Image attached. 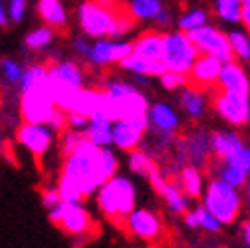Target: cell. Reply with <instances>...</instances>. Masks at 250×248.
I'll list each match as a JSON object with an SVG mask.
<instances>
[{
  "label": "cell",
  "instance_id": "obj_50",
  "mask_svg": "<svg viewBox=\"0 0 250 248\" xmlns=\"http://www.w3.org/2000/svg\"><path fill=\"white\" fill-rule=\"evenodd\" d=\"M10 22V18H8V10H6V6H4V2L0 0V26H6Z\"/></svg>",
  "mask_w": 250,
  "mask_h": 248
},
{
  "label": "cell",
  "instance_id": "obj_43",
  "mask_svg": "<svg viewBox=\"0 0 250 248\" xmlns=\"http://www.w3.org/2000/svg\"><path fill=\"white\" fill-rule=\"evenodd\" d=\"M40 195H42V205H44L46 208H52V207H56V205L62 201L60 191H58V185H48V187L42 189Z\"/></svg>",
  "mask_w": 250,
  "mask_h": 248
},
{
  "label": "cell",
  "instance_id": "obj_40",
  "mask_svg": "<svg viewBox=\"0 0 250 248\" xmlns=\"http://www.w3.org/2000/svg\"><path fill=\"white\" fill-rule=\"evenodd\" d=\"M0 70H2V76H4L6 82H10V83H20L24 70L20 68L18 62H14V60H10V58H4L2 62H0Z\"/></svg>",
  "mask_w": 250,
  "mask_h": 248
},
{
  "label": "cell",
  "instance_id": "obj_5",
  "mask_svg": "<svg viewBox=\"0 0 250 248\" xmlns=\"http://www.w3.org/2000/svg\"><path fill=\"white\" fill-rule=\"evenodd\" d=\"M203 207L225 227L232 225L238 219L242 199L236 187L216 177L207 185V191L203 195Z\"/></svg>",
  "mask_w": 250,
  "mask_h": 248
},
{
  "label": "cell",
  "instance_id": "obj_17",
  "mask_svg": "<svg viewBox=\"0 0 250 248\" xmlns=\"http://www.w3.org/2000/svg\"><path fill=\"white\" fill-rule=\"evenodd\" d=\"M218 85L223 91H230V94H240V96H250V80L248 74L240 64L234 60L225 62L221 76H218Z\"/></svg>",
  "mask_w": 250,
  "mask_h": 248
},
{
  "label": "cell",
  "instance_id": "obj_49",
  "mask_svg": "<svg viewBox=\"0 0 250 248\" xmlns=\"http://www.w3.org/2000/svg\"><path fill=\"white\" fill-rule=\"evenodd\" d=\"M240 236H242L244 244H248V246H250V221H248V223H244V225L240 227Z\"/></svg>",
  "mask_w": 250,
  "mask_h": 248
},
{
  "label": "cell",
  "instance_id": "obj_19",
  "mask_svg": "<svg viewBox=\"0 0 250 248\" xmlns=\"http://www.w3.org/2000/svg\"><path fill=\"white\" fill-rule=\"evenodd\" d=\"M179 103L191 119H199L207 107V89H201L193 83L183 85L179 89Z\"/></svg>",
  "mask_w": 250,
  "mask_h": 248
},
{
  "label": "cell",
  "instance_id": "obj_45",
  "mask_svg": "<svg viewBox=\"0 0 250 248\" xmlns=\"http://www.w3.org/2000/svg\"><path fill=\"white\" fill-rule=\"evenodd\" d=\"M87 121H89V117H85V115H82V113H76V111H68V127L85 131Z\"/></svg>",
  "mask_w": 250,
  "mask_h": 248
},
{
  "label": "cell",
  "instance_id": "obj_15",
  "mask_svg": "<svg viewBox=\"0 0 250 248\" xmlns=\"http://www.w3.org/2000/svg\"><path fill=\"white\" fill-rule=\"evenodd\" d=\"M125 228L129 234H133L139 240L155 242L163 236V221L157 212L149 208H133L127 219H125Z\"/></svg>",
  "mask_w": 250,
  "mask_h": 248
},
{
  "label": "cell",
  "instance_id": "obj_48",
  "mask_svg": "<svg viewBox=\"0 0 250 248\" xmlns=\"http://www.w3.org/2000/svg\"><path fill=\"white\" fill-rule=\"evenodd\" d=\"M185 225L189 228H199V216L197 210H187L185 212Z\"/></svg>",
  "mask_w": 250,
  "mask_h": 248
},
{
  "label": "cell",
  "instance_id": "obj_33",
  "mask_svg": "<svg viewBox=\"0 0 250 248\" xmlns=\"http://www.w3.org/2000/svg\"><path fill=\"white\" fill-rule=\"evenodd\" d=\"M242 0H216V16L227 24L240 22Z\"/></svg>",
  "mask_w": 250,
  "mask_h": 248
},
{
  "label": "cell",
  "instance_id": "obj_25",
  "mask_svg": "<svg viewBox=\"0 0 250 248\" xmlns=\"http://www.w3.org/2000/svg\"><path fill=\"white\" fill-rule=\"evenodd\" d=\"M36 10L40 18L52 28H64L68 22V12L62 0H38Z\"/></svg>",
  "mask_w": 250,
  "mask_h": 248
},
{
  "label": "cell",
  "instance_id": "obj_41",
  "mask_svg": "<svg viewBox=\"0 0 250 248\" xmlns=\"http://www.w3.org/2000/svg\"><path fill=\"white\" fill-rule=\"evenodd\" d=\"M197 210V216H199V228H203V230H207V232H218V230H221V223H218L216 219H214V216L201 205V207H197L195 208Z\"/></svg>",
  "mask_w": 250,
  "mask_h": 248
},
{
  "label": "cell",
  "instance_id": "obj_32",
  "mask_svg": "<svg viewBox=\"0 0 250 248\" xmlns=\"http://www.w3.org/2000/svg\"><path fill=\"white\" fill-rule=\"evenodd\" d=\"M221 161L227 163V165L238 167V169H242V171H246V173L250 175V147L240 141L232 151H229V153L225 155Z\"/></svg>",
  "mask_w": 250,
  "mask_h": 248
},
{
  "label": "cell",
  "instance_id": "obj_42",
  "mask_svg": "<svg viewBox=\"0 0 250 248\" xmlns=\"http://www.w3.org/2000/svg\"><path fill=\"white\" fill-rule=\"evenodd\" d=\"M48 125L52 127L54 133H64L68 129V111L56 107L48 119Z\"/></svg>",
  "mask_w": 250,
  "mask_h": 248
},
{
  "label": "cell",
  "instance_id": "obj_16",
  "mask_svg": "<svg viewBox=\"0 0 250 248\" xmlns=\"http://www.w3.org/2000/svg\"><path fill=\"white\" fill-rule=\"evenodd\" d=\"M221 70H223V62L218 58L208 56V54H199L193 68H191V72L187 76H189V82L193 85H197L201 89H208L214 83H218Z\"/></svg>",
  "mask_w": 250,
  "mask_h": 248
},
{
  "label": "cell",
  "instance_id": "obj_24",
  "mask_svg": "<svg viewBox=\"0 0 250 248\" xmlns=\"http://www.w3.org/2000/svg\"><path fill=\"white\" fill-rule=\"evenodd\" d=\"M102 109V89H93V87H80L76 94L74 105L70 111L82 113L85 117H91L93 113H98Z\"/></svg>",
  "mask_w": 250,
  "mask_h": 248
},
{
  "label": "cell",
  "instance_id": "obj_30",
  "mask_svg": "<svg viewBox=\"0 0 250 248\" xmlns=\"http://www.w3.org/2000/svg\"><path fill=\"white\" fill-rule=\"evenodd\" d=\"M129 10L135 20H155L163 10V4L161 0H131Z\"/></svg>",
  "mask_w": 250,
  "mask_h": 248
},
{
  "label": "cell",
  "instance_id": "obj_46",
  "mask_svg": "<svg viewBox=\"0 0 250 248\" xmlns=\"http://www.w3.org/2000/svg\"><path fill=\"white\" fill-rule=\"evenodd\" d=\"M240 22L250 32V0H242V10H240Z\"/></svg>",
  "mask_w": 250,
  "mask_h": 248
},
{
  "label": "cell",
  "instance_id": "obj_9",
  "mask_svg": "<svg viewBox=\"0 0 250 248\" xmlns=\"http://www.w3.org/2000/svg\"><path fill=\"white\" fill-rule=\"evenodd\" d=\"M56 109V102L52 96V89L48 85V80L32 85L28 89H22L20 98V113L22 119L28 123H48L52 111Z\"/></svg>",
  "mask_w": 250,
  "mask_h": 248
},
{
  "label": "cell",
  "instance_id": "obj_23",
  "mask_svg": "<svg viewBox=\"0 0 250 248\" xmlns=\"http://www.w3.org/2000/svg\"><path fill=\"white\" fill-rule=\"evenodd\" d=\"M133 54L149 58V60H161L163 56V34L157 30H147L133 42Z\"/></svg>",
  "mask_w": 250,
  "mask_h": 248
},
{
  "label": "cell",
  "instance_id": "obj_3",
  "mask_svg": "<svg viewBox=\"0 0 250 248\" xmlns=\"http://www.w3.org/2000/svg\"><path fill=\"white\" fill-rule=\"evenodd\" d=\"M96 193H98V208L107 221L115 225L125 223L127 214L137 207V189L133 181L117 173L105 179Z\"/></svg>",
  "mask_w": 250,
  "mask_h": 248
},
{
  "label": "cell",
  "instance_id": "obj_29",
  "mask_svg": "<svg viewBox=\"0 0 250 248\" xmlns=\"http://www.w3.org/2000/svg\"><path fill=\"white\" fill-rule=\"evenodd\" d=\"M242 139L232 133V131H214L210 137H208V143H210V151L216 155L218 159H223L229 151H232Z\"/></svg>",
  "mask_w": 250,
  "mask_h": 248
},
{
  "label": "cell",
  "instance_id": "obj_51",
  "mask_svg": "<svg viewBox=\"0 0 250 248\" xmlns=\"http://www.w3.org/2000/svg\"><path fill=\"white\" fill-rule=\"evenodd\" d=\"M169 20H171V18H169V12H167L165 8L157 14V18H155V22H157L159 26H167V24H169Z\"/></svg>",
  "mask_w": 250,
  "mask_h": 248
},
{
  "label": "cell",
  "instance_id": "obj_21",
  "mask_svg": "<svg viewBox=\"0 0 250 248\" xmlns=\"http://www.w3.org/2000/svg\"><path fill=\"white\" fill-rule=\"evenodd\" d=\"M210 151V143L207 135H193L187 137L183 141H179V161H187L189 159L191 165H201L207 161V155Z\"/></svg>",
  "mask_w": 250,
  "mask_h": 248
},
{
  "label": "cell",
  "instance_id": "obj_27",
  "mask_svg": "<svg viewBox=\"0 0 250 248\" xmlns=\"http://www.w3.org/2000/svg\"><path fill=\"white\" fill-rule=\"evenodd\" d=\"M161 197L165 199L167 207H169L175 214H185L187 210H189V207H191V201H189L191 197L187 195V193L181 189V185H177L173 179L167 181L165 189L161 191Z\"/></svg>",
  "mask_w": 250,
  "mask_h": 248
},
{
  "label": "cell",
  "instance_id": "obj_22",
  "mask_svg": "<svg viewBox=\"0 0 250 248\" xmlns=\"http://www.w3.org/2000/svg\"><path fill=\"white\" fill-rule=\"evenodd\" d=\"M85 137L96 143L100 147H107L111 145V139H113V121L104 115L102 111L93 113L87 121V127H85Z\"/></svg>",
  "mask_w": 250,
  "mask_h": 248
},
{
  "label": "cell",
  "instance_id": "obj_4",
  "mask_svg": "<svg viewBox=\"0 0 250 248\" xmlns=\"http://www.w3.org/2000/svg\"><path fill=\"white\" fill-rule=\"evenodd\" d=\"M100 111L107 115L111 121H119L127 117L147 115L149 103H147V98L131 83L111 80L102 89V109Z\"/></svg>",
  "mask_w": 250,
  "mask_h": 248
},
{
  "label": "cell",
  "instance_id": "obj_6",
  "mask_svg": "<svg viewBox=\"0 0 250 248\" xmlns=\"http://www.w3.org/2000/svg\"><path fill=\"white\" fill-rule=\"evenodd\" d=\"M48 85L52 89L56 107L70 111L76 94L80 87H83V70L76 62H60L48 68Z\"/></svg>",
  "mask_w": 250,
  "mask_h": 248
},
{
  "label": "cell",
  "instance_id": "obj_34",
  "mask_svg": "<svg viewBox=\"0 0 250 248\" xmlns=\"http://www.w3.org/2000/svg\"><path fill=\"white\" fill-rule=\"evenodd\" d=\"M205 24H208V14L205 10H201V8L187 10L177 22L179 30H183V32H193V30H197V28H201Z\"/></svg>",
  "mask_w": 250,
  "mask_h": 248
},
{
  "label": "cell",
  "instance_id": "obj_13",
  "mask_svg": "<svg viewBox=\"0 0 250 248\" xmlns=\"http://www.w3.org/2000/svg\"><path fill=\"white\" fill-rule=\"evenodd\" d=\"M16 141L36 159H42L54 143V131L48 123H28L24 121L16 131Z\"/></svg>",
  "mask_w": 250,
  "mask_h": 248
},
{
  "label": "cell",
  "instance_id": "obj_37",
  "mask_svg": "<svg viewBox=\"0 0 250 248\" xmlns=\"http://www.w3.org/2000/svg\"><path fill=\"white\" fill-rule=\"evenodd\" d=\"M46 80H48V68H44V66H32V68L24 70L22 80H20V87L22 89H28V87H32V85H38V83L46 82Z\"/></svg>",
  "mask_w": 250,
  "mask_h": 248
},
{
  "label": "cell",
  "instance_id": "obj_20",
  "mask_svg": "<svg viewBox=\"0 0 250 248\" xmlns=\"http://www.w3.org/2000/svg\"><path fill=\"white\" fill-rule=\"evenodd\" d=\"M119 66L123 70H127V72H131L135 76H143V78H159L167 70L161 60H149V58L137 56L133 52L127 58H123L119 62Z\"/></svg>",
  "mask_w": 250,
  "mask_h": 248
},
{
  "label": "cell",
  "instance_id": "obj_8",
  "mask_svg": "<svg viewBox=\"0 0 250 248\" xmlns=\"http://www.w3.org/2000/svg\"><path fill=\"white\" fill-rule=\"evenodd\" d=\"M199 56L197 46L189 38L187 32H169L163 34V56L161 62L167 70L181 72V74H189L195 60Z\"/></svg>",
  "mask_w": 250,
  "mask_h": 248
},
{
  "label": "cell",
  "instance_id": "obj_1",
  "mask_svg": "<svg viewBox=\"0 0 250 248\" xmlns=\"http://www.w3.org/2000/svg\"><path fill=\"white\" fill-rule=\"evenodd\" d=\"M78 22L87 38H119L135 28V16L121 0H85Z\"/></svg>",
  "mask_w": 250,
  "mask_h": 248
},
{
  "label": "cell",
  "instance_id": "obj_39",
  "mask_svg": "<svg viewBox=\"0 0 250 248\" xmlns=\"http://www.w3.org/2000/svg\"><path fill=\"white\" fill-rule=\"evenodd\" d=\"M159 82L165 89L169 91H179L183 85L189 83V78L187 74H181V72H173V70H165L161 76H159Z\"/></svg>",
  "mask_w": 250,
  "mask_h": 248
},
{
  "label": "cell",
  "instance_id": "obj_31",
  "mask_svg": "<svg viewBox=\"0 0 250 248\" xmlns=\"http://www.w3.org/2000/svg\"><path fill=\"white\" fill-rule=\"evenodd\" d=\"M229 40H230V48H232L234 58L250 64V34L246 30H230Z\"/></svg>",
  "mask_w": 250,
  "mask_h": 248
},
{
  "label": "cell",
  "instance_id": "obj_18",
  "mask_svg": "<svg viewBox=\"0 0 250 248\" xmlns=\"http://www.w3.org/2000/svg\"><path fill=\"white\" fill-rule=\"evenodd\" d=\"M147 115H149V125H151L153 131L167 133V135H175L179 131L181 119H179V113L171 105H167V103H155V105L149 107Z\"/></svg>",
  "mask_w": 250,
  "mask_h": 248
},
{
  "label": "cell",
  "instance_id": "obj_11",
  "mask_svg": "<svg viewBox=\"0 0 250 248\" xmlns=\"http://www.w3.org/2000/svg\"><path fill=\"white\" fill-rule=\"evenodd\" d=\"M133 52V42L129 40H115V38H96L89 46L85 60L91 66L105 68L111 64H119L123 58H127Z\"/></svg>",
  "mask_w": 250,
  "mask_h": 248
},
{
  "label": "cell",
  "instance_id": "obj_44",
  "mask_svg": "<svg viewBox=\"0 0 250 248\" xmlns=\"http://www.w3.org/2000/svg\"><path fill=\"white\" fill-rule=\"evenodd\" d=\"M8 18L10 22H22L24 14H26V0H10L8 2Z\"/></svg>",
  "mask_w": 250,
  "mask_h": 248
},
{
  "label": "cell",
  "instance_id": "obj_2",
  "mask_svg": "<svg viewBox=\"0 0 250 248\" xmlns=\"http://www.w3.org/2000/svg\"><path fill=\"white\" fill-rule=\"evenodd\" d=\"M62 177L70 179L78 187V191L82 193L83 199L93 195L107 179V175L102 167V147L91 143L85 137L74 153L64 157Z\"/></svg>",
  "mask_w": 250,
  "mask_h": 248
},
{
  "label": "cell",
  "instance_id": "obj_35",
  "mask_svg": "<svg viewBox=\"0 0 250 248\" xmlns=\"http://www.w3.org/2000/svg\"><path fill=\"white\" fill-rule=\"evenodd\" d=\"M52 40H54V28L46 24V26H42V28H36L34 32H30V34L26 36L24 44H26V48H30V50H42V48L50 46Z\"/></svg>",
  "mask_w": 250,
  "mask_h": 248
},
{
  "label": "cell",
  "instance_id": "obj_26",
  "mask_svg": "<svg viewBox=\"0 0 250 248\" xmlns=\"http://www.w3.org/2000/svg\"><path fill=\"white\" fill-rule=\"evenodd\" d=\"M179 185L181 189L189 195L191 199H199L205 191V181H203V175H201V169L197 165H185L181 167L179 171Z\"/></svg>",
  "mask_w": 250,
  "mask_h": 248
},
{
  "label": "cell",
  "instance_id": "obj_47",
  "mask_svg": "<svg viewBox=\"0 0 250 248\" xmlns=\"http://www.w3.org/2000/svg\"><path fill=\"white\" fill-rule=\"evenodd\" d=\"M89 46H91V44H89L85 38H76V40H74V48H76V52H78V54H82L83 58L87 56Z\"/></svg>",
  "mask_w": 250,
  "mask_h": 248
},
{
  "label": "cell",
  "instance_id": "obj_38",
  "mask_svg": "<svg viewBox=\"0 0 250 248\" xmlns=\"http://www.w3.org/2000/svg\"><path fill=\"white\" fill-rule=\"evenodd\" d=\"M85 139V131H80V129H72V127H68L66 131H64V135H62V155H70V153H74L78 147H80V143Z\"/></svg>",
  "mask_w": 250,
  "mask_h": 248
},
{
  "label": "cell",
  "instance_id": "obj_7",
  "mask_svg": "<svg viewBox=\"0 0 250 248\" xmlns=\"http://www.w3.org/2000/svg\"><path fill=\"white\" fill-rule=\"evenodd\" d=\"M50 223L76 238H87L96 234V225H93L89 212L83 208L82 203H68L60 201L56 207L48 208Z\"/></svg>",
  "mask_w": 250,
  "mask_h": 248
},
{
  "label": "cell",
  "instance_id": "obj_12",
  "mask_svg": "<svg viewBox=\"0 0 250 248\" xmlns=\"http://www.w3.org/2000/svg\"><path fill=\"white\" fill-rule=\"evenodd\" d=\"M149 129V115H137V117H127L113 121V139L111 143L119 149L129 153L137 149L143 141L145 131Z\"/></svg>",
  "mask_w": 250,
  "mask_h": 248
},
{
  "label": "cell",
  "instance_id": "obj_36",
  "mask_svg": "<svg viewBox=\"0 0 250 248\" xmlns=\"http://www.w3.org/2000/svg\"><path fill=\"white\" fill-rule=\"evenodd\" d=\"M218 179H223L229 185H232V187L240 189V187H244L246 181H248V173L242 171V169H238V167H232V165L223 163V167L218 169Z\"/></svg>",
  "mask_w": 250,
  "mask_h": 248
},
{
  "label": "cell",
  "instance_id": "obj_10",
  "mask_svg": "<svg viewBox=\"0 0 250 248\" xmlns=\"http://www.w3.org/2000/svg\"><path fill=\"white\" fill-rule=\"evenodd\" d=\"M189 38L193 40V44L197 46L199 54H208V56H214L218 58L225 64V62H230L234 60V54H232V48H230V40H229V34H225L223 30H218L216 26H210V24H205L193 32H187Z\"/></svg>",
  "mask_w": 250,
  "mask_h": 248
},
{
  "label": "cell",
  "instance_id": "obj_14",
  "mask_svg": "<svg viewBox=\"0 0 250 248\" xmlns=\"http://www.w3.org/2000/svg\"><path fill=\"white\" fill-rule=\"evenodd\" d=\"M216 113L227 123L234 127L250 123V98L240 94H230V91H218L212 100Z\"/></svg>",
  "mask_w": 250,
  "mask_h": 248
},
{
  "label": "cell",
  "instance_id": "obj_28",
  "mask_svg": "<svg viewBox=\"0 0 250 248\" xmlns=\"http://www.w3.org/2000/svg\"><path fill=\"white\" fill-rule=\"evenodd\" d=\"M129 171L149 179L155 171H159V165L153 159V155L149 151L133 149V151H129Z\"/></svg>",
  "mask_w": 250,
  "mask_h": 248
}]
</instances>
